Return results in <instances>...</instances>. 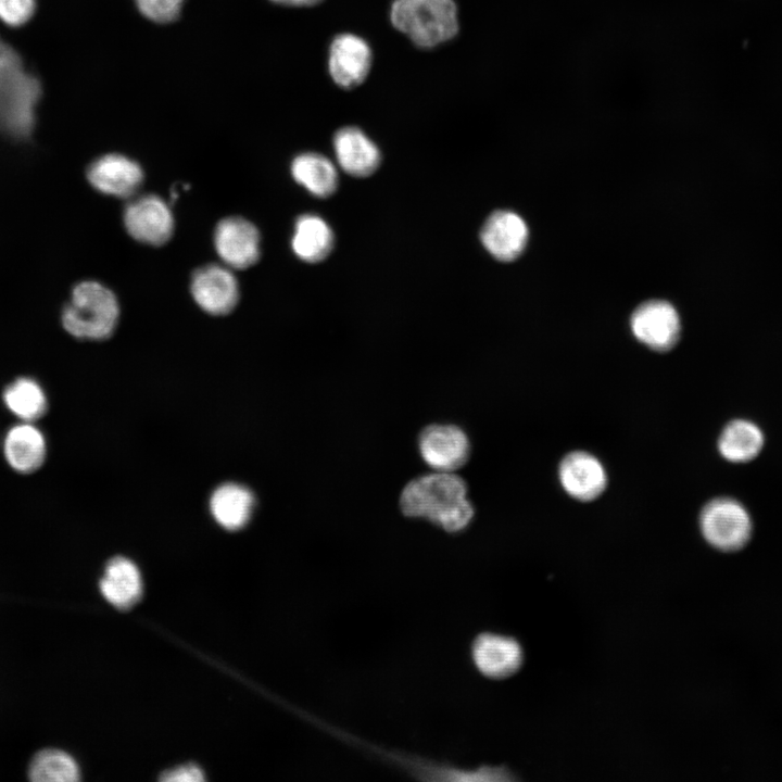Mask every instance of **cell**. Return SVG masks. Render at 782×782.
<instances>
[{"label":"cell","mask_w":782,"mask_h":782,"mask_svg":"<svg viewBox=\"0 0 782 782\" xmlns=\"http://www.w3.org/2000/svg\"><path fill=\"white\" fill-rule=\"evenodd\" d=\"M465 480L445 471L418 476L400 495V508L408 518L426 519L449 533L464 531L475 517Z\"/></svg>","instance_id":"1"},{"label":"cell","mask_w":782,"mask_h":782,"mask_svg":"<svg viewBox=\"0 0 782 782\" xmlns=\"http://www.w3.org/2000/svg\"><path fill=\"white\" fill-rule=\"evenodd\" d=\"M391 24L420 49H433L451 41L459 30L454 0H393Z\"/></svg>","instance_id":"2"},{"label":"cell","mask_w":782,"mask_h":782,"mask_svg":"<svg viewBox=\"0 0 782 782\" xmlns=\"http://www.w3.org/2000/svg\"><path fill=\"white\" fill-rule=\"evenodd\" d=\"M119 316L114 293L100 282L77 283L62 310L63 328L74 338L104 340L114 332Z\"/></svg>","instance_id":"3"},{"label":"cell","mask_w":782,"mask_h":782,"mask_svg":"<svg viewBox=\"0 0 782 782\" xmlns=\"http://www.w3.org/2000/svg\"><path fill=\"white\" fill-rule=\"evenodd\" d=\"M698 524L705 541L722 552L744 547L753 529L746 508L731 497H717L707 502L701 510Z\"/></svg>","instance_id":"4"},{"label":"cell","mask_w":782,"mask_h":782,"mask_svg":"<svg viewBox=\"0 0 782 782\" xmlns=\"http://www.w3.org/2000/svg\"><path fill=\"white\" fill-rule=\"evenodd\" d=\"M469 658L482 677L491 680H504L514 676L521 668L525 655L520 642L514 636L483 631L471 640Z\"/></svg>","instance_id":"5"},{"label":"cell","mask_w":782,"mask_h":782,"mask_svg":"<svg viewBox=\"0 0 782 782\" xmlns=\"http://www.w3.org/2000/svg\"><path fill=\"white\" fill-rule=\"evenodd\" d=\"M417 446L422 461L436 471L453 472L463 467L470 456L467 433L452 424L424 427L418 434Z\"/></svg>","instance_id":"6"},{"label":"cell","mask_w":782,"mask_h":782,"mask_svg":"<svg viewBox=\"0 0 782 782\" xmlns=\"http://www.w3.org/2000/svg\"><path fill=\"white\" fill-rule=\"evenodd\" d=\"M373 59V50L363 37L342 33L330 42L328 72L338 87L352 89L365 81L371 70Z\"/></svg>","instance_id":"7"},{"label":"cell","mask_w":782,"mask_h":782,"mask_svg":"<svg viewBox=\"0 0 782 782\" xmlns=\"http://www.w3.org/2000/svg\"><path fill=\"white\" fill-rule=\"evenodd\" d=\"M557 476L565 493L584 503L598 499L608 483L602 462L582 450L571 451L560 459Z\"/></svg>","instance_id":"8"},{"label":"cell","mask_w":782,"mask_h":782,"mask_svg":"<svg viewBox=\"0 0 782 782\" xmlns=\"http://www.w3.org/2000/svg\"><path fill=\"white\" fill-rule=\"evenodd\" d=\"M630 326L633 336L647 348L666 352L680 337V319L676 308L665 301H648L632 314Z\"/></svg>","instance_id":"9"},{"label":"cell","mask_w":782,"mask_h":782,"mask_svg":"<svg viewBox=\"0 0 782 782\" xmlns=\"http://www.w3.org/2000/svg\"><path fill=\"white\" fill-rule=\"evenodd\" d=\"M124 224L134 239L152 245L165 243L174 229L168 205L154 194L130 201L124 211Z\"/></svg>","instance_id":"10"},{"label":"cell","mask_w":782,"mask_h":782,"mask_svg":"<svg viewBox=\"0 0 782 782\" xmlns=\"http://www.w3.org/2000/svg\"><path fill=\"white\" fill-rule=\"evenodd\" d=\"M191 293L197 304L213 315L228 314L239 298L238 282L234 274L216 264L203 266L193 273Z\"/></svg>","instance_id":"11"},{"label":"cell","mask_w":782,"mask_h":782,"mask_svg":"<svg viewBox=\"0 0 782 782\" xmlns=\"http://www.w3.org/2000/svg\"><path fill=\"white\" fill-rule=\"evenodd\" d=\"M214 244L219 257L232 268L250 267L261 253L258 230L241 217L220 220L214 232Z\"/></svg>","instance_id":"12"},{"label":"cell","mask_w":782,"mask_h":782,"mask_svg":"<svg viewBox=\"0 0 782 782\" xmlns=\"http://www.w3.org/2000/svg\"><path fill=\"white\" fill-rule=\"evenodd\" d=\"M91 186L102 193L126 198L133 195L143 180L138 163L116 153L94 160L87 169Z\"/></svg>","instance_id":"13"},{"label":"cell","mask_w":782,"mask_h":782,"mask_svg":"<svg viewBox=\"0 0 782 782\" xmlns=\"http://www.w3.org/2000/svg\"><path fill=\"white\" fill-rule=\"evenodd\" d=\"M43 432L30 421H18L8 429L2 439V454L14 471L27 475L38 470L47 456Z\"/></svg>","instance_id":"14"},{"label":"cell","mask_w":782,"mask_h":782,"mask_svg":"<svg viewBox=\"0 0 782 782\" xmlns=\"http://www.w3.org/2000/svg\"><path fill=\"white\" fill-rule=\"evenodd\" d=\"M484 248L497 260L508 262L524 251L528 229L520 216L509 211H496L485 220L481 232Z\"/></svg>","instance_id":"15"},{"label":"cell","mask_w":782,"mask_h":782,"mask_svg":"<svg viewBox=\"0 0 782 782\" xmlns=\"http://www.w3.org/2000/svg\"><path fill=\"white\" fill-rule=\"evenodd\" d=\"M333 149L340 166L350 175L365 177L379 166L378 147L357 127L339 129L333 137Z\"/></svg>","instance_id":"16"},{"label":"cell","mask_w":782,"mask_h":782,"mask_svg":"<svg viewBox=\"0 0 782 782\" xmlns=\"http://www.w3.org/2000/svg\"><path fill=\"white\" fill-rule=\"evenodd\" d=\"M209 505L211 515L222 528L236 531L250 521L255 499L247 487L226 482L213 491Z\"/></svg>","instance_id":"17"},{"label":"cell","mask_w":782,"mask_h":782,"mask_svg":"<svg viewBox=\"0 0 782 782\" xmlns=\"http://www.w3.org/2000/svg\"><path fill=\"white\" fill-rule=\"evenodd\" d=\"M99 585L104 598L121 609L131 607L142 593L140 571L133 560L124 556L108 562Z\"/></svg>","instance_id":"18"},{"label":"cell","mask_w":782,"mask_h":782,"mask_svg":"<svg viewBox=\"0 0 782 782\" xmlns=\"http://www.w3.org/2000/svg\"><path fill=\"white\" fill-rule=\"evenodd\" d=\"M764 443V433L756 424L746 419H734L722 429L717 446L724 459L746 463L760 453Z\"/></svg>","instance_id":"19"},{"label":"cell","mask_w":782,"mask_h":782,"mask_svg":"<svg viewBox=\"0 0 782 782\" xmlns=\"http://www.w3.org/2000/svg\"><path fill=\"white\" fill-rule=\"evenodd\" d=\"M5 408L20 421L35 422L48 409V398L42 386L34 378H15L2 391Z\"/></svg>","instance_id":"20"},{"label":"cell","mask_w":782,"mask_h":782,"mask_svg":"<svg viewBox=\"0 0 782 782\" xmlns=\"http://www.w3.org/2000/svg\"><path fill=\"white\" fill-rule=\"evenodd\" d=\"M332 245V231L323 218L311 214L298 218L291 247L300 260L311 263L323 261Z\"/></svg>","instance_id":"21"},{"label":"cell","mask_w":782,"mask_h":782,"mask_svg":"<svg viewBox=\"0 0 782 782\" xmlns=\"http://www.w3.org/2000/svg\"><path fill=\"white\" fill-rule=\"evenodd\" d=\"M291 174L297 182L318 198L331 195L338 186V175L332 163L324 155L308 152L295 156Z\"/></svg>","instance_id":"22"},{"label":"cell","mask_w":782,"mask_h":782,"mask_svg":"<svg viewBox=\"0 0 782 782\" xmlns=\"http://www.w3.org/2000/svg\"><path fill=\"white\" fill-rule=\"evenodd\" d=\"M28 775L34 782H74L79 779V769L68 754L45 749L31 760Z\"/></svg>","instance_id":"23"},{"label":"cell","mask_w":782,"mask_h":782,"mask_svg":"<svg viewBox=\"0 0 782 782\" xmlns=\"http://www.w3.org/2000/svg\"><path fill=\"white\" fill-rule=\"evenodd\" d=\"M185 0H135L143 16L155 23L175 21L181 11Z\"/></svg>","instance_id":"24"},{"label":"cell","mask_w":782,"mask_h":782,"mask_svg":"<svg viewBox=\"0 0 782 782\" xmlns=\"http://www.w3.org/2000/svg\"><path fill=\"white\" fill-rule=\"evenodd\" d=\"M34 0H0V18L10 25H20L33 14Z\"/></svg>","instance_id":"25"},{"label":"cell","mask_w":782,"mask_h":782,"mask_svg":"<svg viewBox=\"0 0 782 782\" xmlns=\"http://www.w3.org/2000/svg\"><path fill=\"white\" fill-rule=\"evenodd\" d=\"M161 780L166 782H198L204 780V773L199 766L187 764L166 770L162 773Z\"/></svg>","instance_id":"26"},{"label":"cell","mask_w":782,"mask_h":782,"mask_svg":"<svg viewBox=\"0 0 782 782\" xmlns=\"http://www.w3.org/2000/svg\"><path fill=\"white\" fill-rule=\"evenodd\" d=\"M273 2H276L278 4L288 5V7H312L316 5L323 0H270Z\"/></svg>","instance_id":"27"}]
</instances>
